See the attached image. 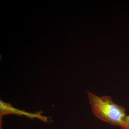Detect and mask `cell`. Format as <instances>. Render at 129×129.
I'll return each instance as SVG.
<instances>
[{
  "label": "cell",
  "mask_w": 129,
  "mask_h": 129,
  "mask_svg": "<svg viewBox=\"0 0 129 129\" xmlns=\"http://www.w3.org/2000/svg\"><path fill=\"white\" fill-rule=\"evenodd\" d=\"M89 103L96 117L114 126H121L126 116V109L116 104L110 96L98 97L88 91Z\"/></svg>",
  "instance_id": "6da1fadb"
},
{
  "label": "cell",
  "mask_w": 129,
  "mask_h": 129,
  "mask_svg": "<svg viewBox=\"0 0 129 129\" xmlns=\"http://www.w3.org/2000/svg\"><path fill=\"white\" fill-rule=\"evenodd\" d=\"M120 127L122 129H129V115L125 116Z\"/></svg>",
  "instance_id": "7a4b0ae2"
}]
</instances>
